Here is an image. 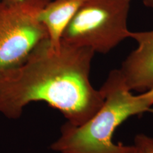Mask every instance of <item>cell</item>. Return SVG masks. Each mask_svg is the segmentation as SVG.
I'll use <instances>...</instances> for the list:
<instances>
[{"mask_svg":"<svg viewBox=\"0 0 153 153\" xmlns=\"http://www.w3.org/2000/svg\"><path fill=\"white\" fill-rule=\"evenodd\" d=\"M95 52L61 41L58 48L48 38L22 64L0 71V113L17 119L31 102L44 101L60 111L74 126H81L100 109L104 96L89 79Z\"/></svg>","mask_w":153,"mask_h":153,"instance_id":"1","label":"cell"},{"mask_svg":"<svg viewBox=\"0 0 153 153\" xmlns=\"http://www.w3.org/2000/svg\"><path fill=\"white\" fill-rule=\"evenodd\" d=\"M100 90L105 98L100 109L81 126L68 121L63 124L51 150L60 153H135L133 145L115 143L114 134L128 118L153 109L128 89L118 69L110 72Z\"/></svg>","mask_w":153,"mask_h":153,"instance_id":"2","label":"cell"},{"mask_svg":"<svg viewBox=\"0 0 153 153\" xmlns=\"http://www.w3.org/2000/svg\"><path fill=\"white\" fill-rule=\"evenodd\" d=\"M131 0H86L63 32L61 41L106 54L129 38Z\"/></svg>","mask_w":153,"mask_h":153,"instance_id":"3","label":"cell"},{"mask_svg":"<svg viewBox=\"0 0 153 153\" xmlns=\"http://www.w3.org/2000/svg\"><path fill=\"white\" fill-rule=\"evenodd\" d=\"M51 0H0V71L16 67L48 38L39 15Z\"/></svg>","mask_w":153,"mask_h":153,"instance_id":"4","label":"cell"},{"mask_svg":"<svg viewBox=\"0 0 153 153\" xmlns=\"http://www.w3.org/2000/svg\"><path fill=\"white\" fill-rule=\"evenodd\" d=\"M129 38L137 43L118 69L131 91L143 93L153 87V30L130 32Z\"/></svg>","mask_w":153,"mask_h":153,"instance_id":"5","label":"cell"},{"mask_svg":"<svg viewBox=\"0 0 153 153\" xmlns=\"http://www.w3.org/2000/svg\"><path fill=\"white\" fill-rule=\"evenodd\" d=\"M86 0H51L43 9L39 20L47 30L51 46L58 48L67 26Z\"/></svg>","mask_w":153,"mask_h":153,"instance_id":"6","label":"cell"},{"mask_svg":"<svg viewBox=\"0 0 153 153\" xmlns=\"http://www.w3.org/2000/svg\"><path fill=\"white\" fill-rule=\"evenodd\" d=\"M135 153H153V137L138 134L134 139Z\"/></svg>","mask_w":153,"mask_h":153,"instance_id":"7","label":"cell"},{"mask_svg":"<svg viewBox=\"0 0 153 153\" xmlns=\"http://www.w3.org/2000/svg\"><path fill=\"white\" fill-rule=\"evenodd\" d=\"M138 95L143 102L149 108H151L153 105V87L150 90L140 94Z\"/></svg>","mask_w":153,"mask_h":153,"instance_id":"8","label":"cell"},{"mask_svg":"<svg viewBox=\"0 0 153 153\" xmlns=\"http://www.w3.org/2000/svg\"><path fill=\"white\" fill-rule=\"evenodd\" d=\"M143 4L148 8L153 9V0H142Z\"/></svg>","mask_w":153,"mask_h":153,"instance_id":"9","label":"cell"},{"mask_svg":"<svg viewBox=\"0 0 153 153\" xmlns=\"http://www.w3.org/2000/svg\"><path fill=\"white\" fill-rule=\"evenodd\" d=\"M1 1L6 3H14L17 2L19 1H21V0H1Z\"/></svg>","mask_w":153,"mask_h":153,"instance_id":"10","label":"cell"}]
</instances>
